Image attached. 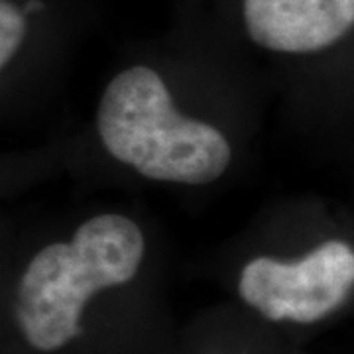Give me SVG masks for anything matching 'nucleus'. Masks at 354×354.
<instances>
[{"label":"nucleus","mask_w":354,"mask_h":354,"mask_svg":"<svg viewBox=\"0 0 354 354\" xmlns=\"http://www.w3.org/2000/svg\"><path fill=\"white\" fill-rule=\"evenodd\" d=\"M354 283V250L327 241L295 262L254 258L242 268L241 297L266 319L317 323L346 304Z\"/></svg>","instance_id":"3"},{"label":"nucleus","mask_w":354,"mask_h":354,"mask_svg":"<svg viewBox=\"0 0 354 354\" xmlns=\"http://www.w3.org/2000/svg\"><path fill=\"white\" fill-rule=\"evenodd\" d=\"M44 12V0H0V75L24 50L32 32V20Z\"/></svg>","instance_id":"5"},{"label":"nucleus","mask_w":354,"mask_h":354,"mask_svg":"<svg viewBox=\"0 0 354 354\" xmlns=\"http://www.w3.org/2000/svg\"><path fill=\"white\" fill-rule=\"evenodd\" d=\"M97 130L114 160L152 181L207 185L232 160L227 136L177 113L164 79L148 65L128 67L109 83Z\"/></svg>","instance_id":"2"},{"label":"nucleus","mask_w":354,"mask_h":354,"mask_svg":"<svg viewBox=\"0 0 354 354\" xmlns=\"http://www.w3.org/2000/svg\"><path fill=\"white\" fill-rule=\"evenodd\" d=\"M144 252L142 228L118 213L91 216L69 242L41 248L16 286L14 319L24 341L39 353L67 346L81 335L88 299L134 279Z\"/></svg>","instance_id":"1"},{"label":"nucleus","mask_w":354,"mask_h":354,"mask_svg":"<svg viewBox=\"0 0 354 354\" xmlns=\"http://www.w3.org/2000/svg\"><path fill=\"white\" fill-rule=\"evenodd\" d=\"M242 26L254 46L307 55L351 36L354 0H241Z\"/></svg>","instance_id":"4"}]
</instances>
